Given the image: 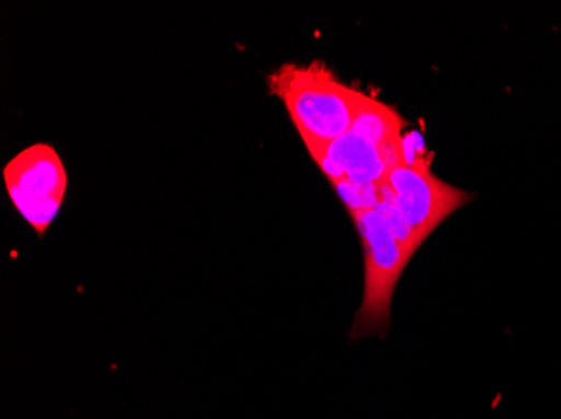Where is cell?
<instances>
[{
	"label": "cell",
	"mask_w": 561,
	"mask_h": 419,
	"mask_svg": "<svg viewBox=\"0 0 561 419\" xmlns=\"http://www.w3.org/2000/svg\"><path fill=\"white\" fill-rule=\"evenodd\" d=\"M400 153H402V166L419 170V172H431L427 150H425L424 140L417 131H411L405 137H400Z\"/></svg>",
	"instance_id": "obj_8"
},
{
	"label": "cell",
	"mask_w": 561,
	"mask_h": 419,
	"mask_svg": "<svg viewBox=\"0 0 561 419\" xmlns=\"http://www.w3.org/2000/svg\"><path fill=\"white\" fill-rule=\"evenodd\" d=\"M298 128L306 148L323 147L352 129L362 91L346 86L323 62L285 65L267 78Z\"/></svg>",
	"instance_id": "obj_1"
},
{
	"label": "cell",
	"mask_w": 561,
	"mask_h": 419,
	"mask_svg": "<svg viewBox=\"0 0 561 419\" xmlns=\"http://www.w3.org/2000/svg\"><path fill=\"white\" fill-rule=\"evenodd\" d=\"M308 151L331 183H380L390 173L378 147L352 131Z\"/></svg>",
	"instance_id": "obj_5"
},
{
	"label": "cell",
	"mask_w": 561,
	"mask_h": 419,
	"mask_svg": "<svg viewBox=\"0 0 561 419\" xmlns=\"http://www.w3.org/2000/svg\"><path fill=\"white\" fill-rule=\"evenodd\" d=\"M350 213L374 210L378 203V183L333 182Z\"/></svg>",
	"instance_id": "obj_7"
},
{
	"label": "cell",
	"mask_w": 561,
	"mask_h": 419,
	"mask_svg": "<svg viewBox=\"0 0 561 419\" xmlns=\"http://www.w3.org/2000/svg\"><path fill=\"white\" fill-rule=\"evenodd\" d=\"M9 198L22 219L44 235L61 210L68 188L65 163L46 143L25 148L4 168Z\"/></svg>",
	"instance_id": "obj_3"
},
{
	"label": "cell",
	"mask_w": 561,
	"mask_h": 419,
	"mask_svg": "<svg viewBox=\"0 0 561 419\" xmlns=\"http://www.w3.org/2000/svg\"><path fill=\"white\" fill-rule=\"evenodd\" d=\"M364 245V295L350 337L386 336L390 327L393 294L409 264L402 245L377 208L350 213Z\"/></svg>",
	"instance_id": "obj_2"
},
{
	"label": "cell",
	"mask_w": 561,
	"mask_h": 419,
	"mask_svg": "<svg viewBox=\"0 0 561 419\" xmlns=\"http://www.w3.org/2000/svg\"><path fill=\"white\" fill-rule=\"evenodd\" d=\"M386 182L396 191L403 219L414 230L419 245L424 244L447 217L471 201L472 195L443 182L431 172L397 166Z\"/></svg>",
	"instance_id": "obj_4"
},
{
	"label": "cell",
	"mask_w": 561,
	"mask_h": 419,
	"mask_svg": "<svg viewBox=\"0 0 561 419\" xmlns=\"http://www.w3.org/2000/svg\"><path fill=\"white\" fill-rule=\"evenodd\" d=\"M403 119L396 109L381 101L362 94L353 118L352 133L370 141L375 147L402 137Z\"/></svg>",
	"instance_id": "obj_6"
}]
</instances>
